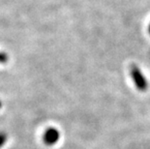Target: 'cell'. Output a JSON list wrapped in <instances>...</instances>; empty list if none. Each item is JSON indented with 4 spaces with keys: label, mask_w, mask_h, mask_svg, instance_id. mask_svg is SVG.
Masks as SVG:
<instances>
[{
    "label": "cell",
    "mask_w": 150,
    "mask_h": 149,
    "mask_svg": "<svg viewBox=\"0 0 150 149\" xmlns=\"http://www.w3.org/2000/svg\"><path fill=\"white\" fill-rule=\"evenodd\" d=\"M6 141H7V135L3 132H0V148L6 143Z\"/></svg>",
    "instance_id": "3"
},
{
    "label": "cell",
    "mask_w": 150,
    "mask_h": 149,
    "mask_svg": "<svg viewBox=\"0 0 150 149\" xmlns=\"http://www.w3.org/2000/svg\"><path fill=\"white\" fill-rule=\"evenodd\" d=\"M148 30H149V33H150V24H149V27H148Z\"/></svg>",
    "instance_id": "5"
},
{
    "label": "cell",
    "mask_w": 150,
    "mask_h": 149,
    "mask_svg": "<svg viewBox=\"0 0 150 149\" xmlns=\"http://www.w3.org/2000/svg\"><path fill=\"white\" fill-rule=\"evenodd\" d=\"M131 77H132V80L134 83H135L136 87L139 91H145L148 88L147 80L145 78V77L143 76L138 66L133 65L131 67Z\"/></svg>",
    "instance_id": "1"
},
{
    "label": "cell",
    "mask_w": 150,
    "mask_h": 149,
    "mask_svg": "<svg viewBox=\"0 0 150 149\" xmlns=\"http://www.w3.org/2000/svg\"><path fill=\"white\" fill-rule=\"evenodd\" d=\"M60 138V133L55 128H47L46 132L43 135V141L47 145H53L55 144Z\"/></svg>",
    "instance_id": "2"
},
{
    "label": "cell",
    "mask_w": 150,
    "mask_h": 149,
    "mask_svg": "<svg viewBox=\"0 0 150 149\" xmlns=\"http://www.w3.org/2000/svg\"><path fill=\"white\" fill-rule=\"evenodd\" d=\"M9 59V56L6 52H0V63H2V64H4L8 61Z\"/></svg>",
    "instance_id": "4"
},
{
    "label": "cell",
    "mask_w": 150,
    "mask_h": 149,
    "mask_svg": "<svg viewBox=\"0 0 150 149\" xmlns=\"http://www.w3.org/2000/svg\"><path fill=\"white\" fill-rule=\"evenodd\" d=\"M1 106H2V104H1V102H0V107H1Z\"/></svg>",
    "instance_id": "6"
}]
</instances>
